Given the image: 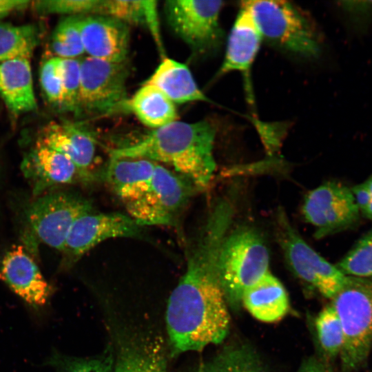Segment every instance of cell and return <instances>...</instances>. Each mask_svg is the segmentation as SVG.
I'll use <instances>...</instances> for the list:
<instances>
[{"label": "cell", "instance_id": "1", "mask_svg": "<svg viewBox=\"0 0 372 372\" xmlns=\"http://www.w3.org/2000/svg\"><path fill=\"white\" fill-rule=\"evenodd\" d=\"M233 222L225 211H209L187 256V268L167 300L165 325L170 355L220 344L230 327L218 259Z\"/></svg>", "mask_w": 372, "mask_h": 372}, {"label": "cell", "instance_id": "2", "mask_svg": "<svg viewBox=\"0 0 372 372\" xmlns=\"http://www.w3.org/2000/svg\"><path fill=\"white\" fill-rule=\"evenodd\" d=\"M216 128L209 121H175L154 129L137 142L110 152L113 158H143L172 167L198 189L214 177Z\"/></svg>", "mask_w": 372, "mask_h": 372}, {"label": "cell", "instance_id": "3", "mask_svg": "<svg viewBox=\"0 0 372 372\" xmlns=\"http://www.w3.org/2000/svg\"><path fill=\"white\" fill-rule=\"evenodd\" d=\"M269 251L258 230L240 225L229 230L220 246L218 272L228 305L237 309L244 291L269 270Z\"/></svg>", "mask_w": 372, "mask_h": 372}, {"label": "cell", "instance_id": "4", "mask_svg": "<svg viewBox=\"0 0 372 372\" xmlns=\"http://www.w3.org/2000/svg\"><path fill=\"white\" fill-rule=\"evenodd\" d=\"M332 299L344 335L342 369L353 372L363 366L372 347V278L348 276Z\"/></svg>", "mask_w": 372, "mask_h": 372}, {"label": "cell", "instance_id": "5", "mask_svg": "<svg viewBox=\"0 0 372 372\" xmlns=\"http://www.w3.org/2000/svg\"><path fill=\"white\" fill-rule=\"evenodd\" d=\"M262 38L281 50L307 58L319 54L320 39L313 23L296 6L285 1H245Z\"/></svg>", "mask_w": 372, "mask_h": 372}, {"label": "cell", "instance_id": "6", "mask_svg": "<svg viewBox=\"0 0 372 372\" xmlns=\"http://www.w3.org/2000/svg\"><path fill=\"white\" fill-rule=\"evenodd\" d=\"M80 68L76 116L94 118L129 110L127 61L111 62L87 56L80 60Z\"/></svg>", "mask_w": 372, "mask_h": 372}, {"label": "cell", "instance_id": "7", "mask_svg": "<svg viewBox=\"0 0 372 372\" xmlns=\"http://www.w3.org/2000/svg\"><path fill=\"white\" fill-rule=\"evenodd\" d=\"M199 191L188 179L156 163L149 188L124 204L139 225L176 226L193 194Z\"/></svg>", "mask_w": 372, "mask_h": 372}, {"label": "cell", "instance_id": "8", "mask_svg": "<svg viewBox=\"0 0 372 372\" xmlns=\"http://www.w3.org/2000/svg\"><path fill=\"white\" fill-rule=\"evenodd\" d=\"M277 238L293 272L327 298H333L346 284L348 276L316 251L291 224L286 213L276 214Z\"/></svg>", "mask_w": 372, "mask_h": 372}, {"label": "cell", "instance_id": "9", "mask_svg": "<svg viewBox=\"0 0 372 372\" xmlns=\"http://www.w3.org/2000/svg\"><path fill=\"white\" fill-rule=\"evenodd\" d=\"M222 1L169 0L164 5L167 24L198 55L217 52L223 41L219 23Z\"/></svg>", "mask_w": 372, "mask_h": 372}, {"label": "cell", "instance_id": "10", "mask_svg": "<svg viewBox=\"0 0 372 372\" xmlns=\"http://www.w3.org/2000/svg\"><path fill=\"white\" fill-rule=\"evenodd\" d=\"M93 210L91 201L77 194L54 192L32 202L27 208L26 218L38 240L62 252L75 220Z\"/></svg>", "mask_w": 372, "mask_h": 372}, {"label": "cell", "instance_id": "11", "mask_svg": "<svg viewBox=\"0 0 372 372\" xmlns=\"http://www.w3.org/2000/svg\"><path fill=\"white\" fill-rule=\"evenodd\" d=\"M302 215L320 239L344 231L359 220L360 210L351 190L338 182H327L309 192L304 197Z\"/></svg>", "mask_w": 372, "mask_h": 372}, {"label": "cell", "instance_id": "12", "mask_svg": "<svg viewBox=\"0 0 372 372\" xmlns=\"http://www.w3.org/2000/svg\"><path fill=\"white\" fill-rule=\"evenodd\" d=\"M110 331L113 372H168L166 341L160 333L130 325Z\"/></svg>", "mask_w": 372, "mask_h": 372}, {"label": "cell", "instance_id": "13", "mask_svg": "<svg viewBox=\"0 0 372 372\" xmlns=\"http://www.w3.org/2000/svg\"><path fill=\"white\" fill-rule=\"evenodd\" d=\"M143 228L129 215L120 212H87L75 220L68 234L62 251L67 259L65 265H70L107 239H144Z\"/></svg>", "mask_w": 372, "mask_h": 372}, {"label": "cell", "instance_id": "14", "mask_svg": "<svg viewBox=\"0 0 372 372\" xmlns=\"http://www.w3.org/2000/svg\"><path fill=\"white\" fill-rule=\"evenodd\" d=\"M21 169L36 197L55 187L94 180L67 156L37 141L24 156Z\"/></svg>", "mask_w": 372, "mask_h": 372}, {"label": "cell", "instance_id": "15", "mask_svg": "<svg viewBox=\"0 0 372 372\" xmlns=\"http://www.w3.org/2000/svg\"><path fill=\"white\" fill-rule=\"evenodd\" d=\"M0 280L28 304L44 306L52 287L22 245H13L0 262Z\"/></svg>", "mask_w": 372, "mask_h": 372}, {"label": "cell", "instance_id": "16", "mask_svg": "<svg viewBox=\"0 0 372 372\" xmlns=\"http://www.w3.org/2000/svg\"><path fill=\"white\" fill-rule=\"evenodd\" d=\"M80 30L88 56L111 62L127 61L130 38L127 24L105 15H81Z\"/></svg>", "mask_w": 372, "mask_h": 372}, {"label": "cell", "instance_id": "17", "mask_svg": "<svg viewBox=\"0 0 372 372\" xmlns=\"http://www.w3.org/2000/svg\"><path fill=\"white\" fill-rule=\"evenodd\" d=\"M37 142L63 154L84 174L93 179L96 142L93 135L82 126L68 121L50 122L41 130Z\"/></svg>", "mask_w": 372, "mask_h": 372}, {"label": "cell", "instance_id": "18", "mask_svg": "<svg viewBox=\"0 0 372 372\" xmlns=\"http://www.w3.org/2000/svg\"><path fill=\"white\" fill-rule=\"evenodd\" d=\"M262 39L249 8L245 1L242 2L227 38L225 57L217 76L235 71L247 76Z\"/></svg>", "mask_w": 372, "mask_h": 372}, {"label": "cell", "instance_id": "19", "mask_svg": "<svg viewBox=\"0 0 372 372\" xmlns=\"http://www.w3.org/2000/svg\"><path fill=\"white\" fill-rule=\"evenodd\" d=\"M156 163L143 158H110L103 176L125 204L141 196L149 187Z\"/></svg>", "mask_w": 372, "mask_h": 372}, {"label": "cell", "instance_id": "20", "mask_svg": "<svg viewBox=\"0 0 372 372\" xmlns=\"http://www.w3.org/2000/svg\"><path fill=\"white\" fill-rule=\"evenodd\" d=\"M0 97L15 115L37 108L30 59L18 58L0 63Z\"/></svg>", "mask_w": 372, "mask_h": 372}, {"label": "cell", "instance_id": "21", "mask_svg": "<svg viewBox=\"0 0 372 372\" xmlns=\"http://www.w3.org/2000/svg\"><path fill=\"white\" fill-rule=\"evenodd\" d=\"M242 304L256 319L267 323L281 320L289 309L284 285L269 271L244 291Z\"/></svg>", "mask_w": 372, "mask_h": 372}, {"label": "cell", "instance_id": "22", "mask_svg": "<svg viewBox=\"0 0 372 372\" xmlns=\"http://www.w3.org/2000/svg\"><path fill=\"white\" fill-rule=\"evenodd\" d=\"M143 84L158 87L174 103L209 101L198 87L189 68L172 59L165 57Z\"/></svg>", "mask_w": 372, "mask_h": 372}, {"label": "cell", "instance_id": "23", "mask_svg": "<svg viewBox=\"0 0 372 372\" xmlns=\"http://www.w3.org/2000/svg\"><path fill=\"white\" fill-rule=\"evenodd\" d=\"M128 110L145 125L157 129L176 121L174 103L158 87L143 84L128 101Z\"/></svg>", "mask_w": 372, "mask_h": 372}, {"label": "cell", "instance_id": "24", "mask_svg": "<svg viewBox=\"0 0 372 372\" xmlns=\"http://www.w3.org/2000/svg\"><path fill=\"white\" fill-rule=\"evenodd\" d=\"M41 39L36 24L15 25L0 23V63L18 59H30Z\"/></svg>", "mask_w": 372, "mask_h": 372}, {"label": "cell", "instance_id": "25", "mask_svg": "<svg viewBox=\"0 0 372 372\" xmlns=\"http://www.w3.org/2000/svg\"><path fill=\"white\" fill-rule=\"evenodd\" d=\"M46 364L55 372H113L114 354L110 344L101 353L90 357H74L53 352Z\"/></svg>", "mask_w": 372, "mask_h": 372}, {"label": "cell", "instance_id": "26", "mask_svg": "<svg viewBox=\"0 0 372 372\" xmlns=\"http://www.w3.org/2000/svg\"><path fill=\"white\" fill-rule=\"evenodd\" d=\"M81 16L65 17L55 28L50 48L56 57L76 59L85 52L80 30Z\"/></svg>", "mask_w": 372, "mask_h": 372}, {"label": "cell", "instance_id": "27", "mask_svg": "<svg viewBox=\"0 0 372 372\" xmlns=\"http://www.w3.org/2000/svg\"><path fill=\"white\" fill-rule=\"evenodd\" d=\"M203 372H265L259 359L247 347H229L204 365Z\"/></svg>", "mask_w": 372, "mask_h": 372}, {"label": "cell", "instance_id": "28", "mask_svg": "<svg viewBox=\"0 0 372 372\" xmlns=\"http://www.w3.org/2000/svg\"><path fill=\"white\" fill-rule=\"evenodd\" d=\"M336 267L347 276L372 278V229L355 243Z\"/></svg>", "mask_w": 372, "mask_h": 372}, {"label": "cell", "instance_id": "29", "mask_svg": "<svg viewBox=\"0 0 372 372\" xmlns=\"http://www.w3.org/2000/svg\"><path fill=\"white\" fill-rule=\"evenodd\" d=\"M315 325L324 352L330 358L340 355L344 335L341 323L332 305L326 306L320 311Z\"/></svg>", "mask_w": 372, "mask_h": 372}, {"label": "cell", "instance_id": "30", "mask_svg": "<svg viewBox=\"0 0 372 372\" xmlns=\"http://www.w3.org/2000/svg\"><path fill=\"white\" fill-rule=\"evenodd\" d=\"M63 80V96L59 109L76 115L80 87V60L77 59H61Z\"/></svg>", "mask_w": 372, "mask_h": 372}, {"label": "cell", "instance_id": "31", "mask_svg": "<svg viewBox=\"0 0 372 372\" xmlns=\"http://www.w3.org/2000/svg\"><path fill=\"white\" fill-rule=\"evenodd\" d=\"M101 0H37L31 1L34 10L41 14H96Z\"/></svg>", "mask_w": 372, "mask_h": 372}, {"label": "cell", "instance_id": "32", "mask_svg": "<svg viewBox=\"0 0 372 372\" xmlns=\"http://www.w3.org/2000/svg\"><path fill=\"white\" fill-rule=\"evenodd\" d=\"M96 14L108 16L126 24H145L143 1L101 0Z\"/></svg>", "mask_w": 372, "mask_h": 372}, {"label": "cell", "instance_id": "33", "mask_svg": "<svg viewBox=\"0 0 372 372\" xmlns=\"http://www.w3.org/2000/svg\"><path fill=\"white\" fill-rule=\"evenodd\" d=\"M39 76L46 99L59 108L63 96L61 59L54 56L46 60L40 68Z\"/></svg>", "mask_w": 372, "mask_h": 372}, {"label": "cell", "instance_id": "34", "mask_svg": "<svg viewBox=\"0 0 372 372\" xmlns=\"http://www.w3.org/2000/svg\"><path fill=\"white\" fill-rule=\"evenodd\" d=\"M143 4L145 10V25H147L156 45L163 56L164 48L160 32L157 1L150 0L143 1Z\"/></svg>", "mask_w": 372, "mask_h": 372}, {"label": "cell", "instance_id": "35", "mask_svg": "<svg viewBox=\"0 0 372 372\" xmlns=\"http://www.w3.org/2000/svg\"><path fill=\"white\" fill-rule=\"evenodd\" d=\"M342 7L350 14L353 21L364 24L363 21L369 20L372 14V1H345Z\"/></svg>", "mask_w": 372, "mask_h": 372}, {"label": "cell", "instance_id": "36", "mask_svg": "<svg viewBox=\"0 0 372 372\" xmlns=\"http://www.w3.org/2000/svg\"><path fill=\"white\" fill-rule=\"evenodd\" d=\"M351 190L360 213L364 214L371 201L370 192L366 183L356 185Z\"/></svg>", "mask_w": 372, "mask_h": 372}, {"label": "cell", "instance_id": "37", "mask_svg": "<svg viewBox=\"0 0 372 372\" xmlns=\"http://www.w3.org/2000/svg\"><path fill=\"white\" fill-rule=\"evenodd\" d=\"M30 3L25 0H0V19L14 11L26 8Z\"/></svg>", "mask_w": 372, "mask_h": 372}, {"label": "cell", "instance_id": "38", "mask_svg": "<svg viewBox=\"0 0 372 372\" xmlns=\"http://www.w3.org/2000/svg\"><path fill=\"white\" fill-rule=\"evenodd\" d=\"M327 366L319 358L312 356L304 360L297 372H325Z\"/></svg>", "mask_w": 372, "mask_h": 372}, {"label": "cell", "instance_id": "39", "mask_svg": "<svg viewBox=\"0 0 372 372\" xmlns=\"http://www.w3.org/2000/svg\"><path fill=\"white\" fill-rule=\"evenodd\" d=\"M368 187V189L371 195L370 203L363 214L368 219L372 220V176H370L366 181H364Z\"/></svg>", "mask_w": 372, "mask_h": 372}, {"label": "cell", "instance_id": "40", "mask_svg": "<svg viewBox=\"0 0 372 372\" xmlns=\"http://www.w3.org/2000/svg\"><path fill=\"white\" fill-rule=\"evenodd\" d=\"M325 372H333V371L330 366H327Z\"/></svg>", "mask_w": 372, "mask_h": 372}]
</instances>
